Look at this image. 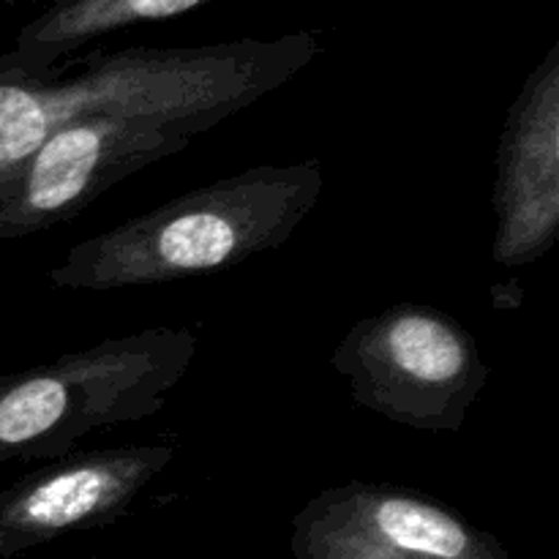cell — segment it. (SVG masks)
I'll list each match as a JSON object with an SVG mask.
<instances>
[{"label":"cell","instance_id":"1","mask_svg":"<svg viewBox=\"0 0 559 559\" xmlns=\"http://www.w3.org/2000/svg\"><path fill=\"white\" fill-rule=\"evenodd\" d=\"M322 55L311 31L200 47H126L63 60L47 71L0 55V173L63 126L126 115L194 134L254 107Z\"/></svg>","mask_w":559,"mask_h":559},{"label":"cell","instance_id":"2","mask_svg":"<svg viewBox=\"0 0 559 559\" xmlns=\"http://www.w3.org/2000/svg\"><path fill=\"white\" fill-rule=\"evenodd\" d=\"M322 191L320 158L260 164L80 240L47 282L69 293H109L211 276L282 249Z\"/></svg>","mask_w":559,"mask_h":559},{"label":"cell","instance_id":"3","mask_svg":"<svg viewBox=\"0 0 559 559\" xmlns=\"http://www.w3.org/2000/svg\"><path fill=\"white\" fill-rule=\"evenodd\" d=\"M194 355L189 328L162 325L0 374V467L55 462L93 431L153 418Z\"/></svg>","mask_w":559,"mask_h":559},{"label":"cell","instance_id":"4","mask_svg":"<svg viewBox=\"0 0 559 559\" xmlns=\"http://www.w3.org/2000/svg\"><path fill=\"white\" fill-rule=\"evenodd\" d=\"M358 407L415 431L459 435L489 380L478 338L448 311L396 304L355 322L331 355Z\"/></svg>","mask_w":559,"mask_h":559},{"label":"cell","instance_id":"5","mask_svg":"<svg viewBox=\"0 0 559 559\" xmlns=\"http://www.w3.org/2000/svg\"><path fill=\"white\" fill-rule=\"evenodd\" d=\"M194 131L151 118L91 115L0 173V243L80 216L115 183L186 151Z\"/></svg>","mask_w":559,"mask_h":559},{"label":"cell","instance_id":"6","mask_svg":"<svg viewBox=\"0 0 559 559\" xmlns=\"http://www.w3.org/2000/svg\"><path fill=\"white\" fill-rule=\"evenodd\" d=\"M295 559H513L500 538L437 497L349 480L311 497L293 519Z\"/></svg>","mask_w":559,"mask_h":559},{"label":"cell","instance_id":"7","mask_svg":"<svg viewBox=\"0 0 559 559\" xmlns=\"http://www.w3.org/2000/svg\"><path fill=\"white\" fill-rule=\"evenodd\" d=\"M175 453L169 442L80 451L14 480L0 491V559L115 524L156 484Z\"/></svg>","mask_w":559,"mask_h":559},{"label":"cell","instance_id":"8","mask_svg":"<svg viewBox=\"0 0 559 559\" xmlns=\"http://www.w3.org/2000/svg\"><path fill=\"white\" fill-rule=\"evenodd\" d=\"M495 243L502 267L544 260L559 233V41L530 71L497 142Z\"/></svg>","mask_w":559,"mask_h":559},{"label":"cell","instance_id":"9","mask_svg":"<svg viewBox=\"0 0 559 559\" xmlns=\"http://www.w3.org/2000/svg\"><path fill=\"white\" fill-rule=\"evenodd\" d=\"M202 3L207 0H55L20 27L9 52L27 69L47 71L107 33L173 20Z\"/></svg>","mask_w":559,"mask_h":559}]
</instances>
